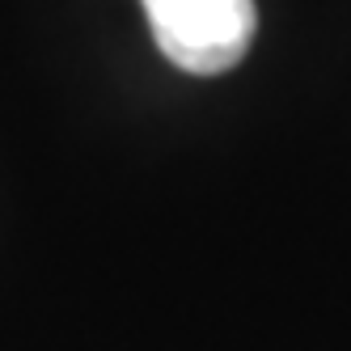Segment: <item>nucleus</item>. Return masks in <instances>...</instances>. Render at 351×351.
<instances>
[{
  "label": "nucleus",
  "instance_id": "obj_1",
  "mask_svg": "<svg viewBox=\"0 0 351 351\" xmlns=\"http://www.w3.org/2000/svg\"><path fill=\"white\" fill-rule=\"evenodd\" d=\"M161 56L191 77H220L245 60L258 30L254 0H140Z\"/></svg>",
  "mask_w": 351,
  "mask_h": 351
}]
</instances>
